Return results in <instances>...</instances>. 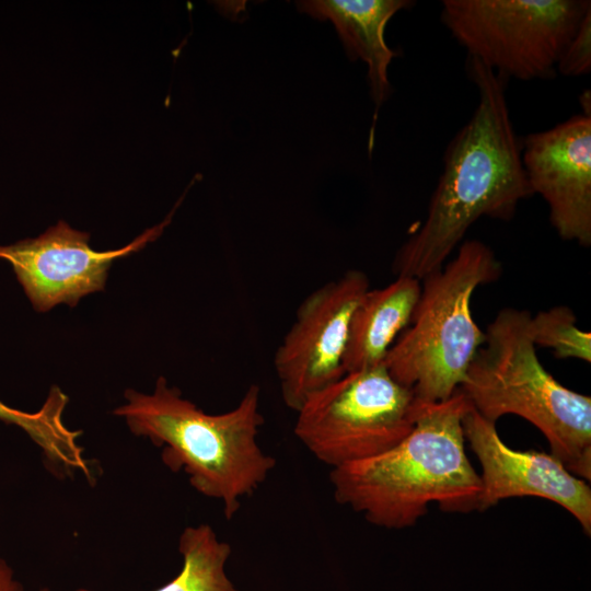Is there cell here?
Listing matches in <instances>:
<instances>
[{"mask_svg": "<svg viewBox=\"0 0 591 591\" xmlns=\"http://www.w3.org/2000/svg\"><path fill=\"white\" fill-rule=\"evenodd\" d=\"M467 68L477 88V106L447 147L426 218L394 257L396 276L421 280L440 269L479 218L508 221L533 195L503 78L475 58L468 57Z\"/></svg>", "mask_w": 591, "mask_h": 591, "instance_id": "1", "label": "cell"}, {"mask_svg": "<svg viewBox=\"0 0 591 591\" xmlns=\"http://www.w3.org/2000/svg\"><path fill=\"white\" fill-rule=\"evenodd\" d=\"M471 408L460 389L441 402L416 401L414 427L402 441L332 468L336 501L386 529L415 525L430 503L448 512L477 510L480 477L465 452L463 432Z\"/></svg>", "mask_w": 591, "mask_h": 591, "instance_id": "2", "label": "cell"}, {"mask_svg": "<svg viewBox=\"0 0 591 591\" xmlns=\"http://www.w3.org/2000/svg\"><path fill=\"white\" fill-rule=\"evenodd\" d=\"M126 403L113 410L130 431L162 448V461L183 470L201 495L218 499L232 519L243 497L252 495L276 466L257 442L264 424L260 391L251 384L237 405L222 414H207L184 398L160 376L152 394L124 393Z\"/></svg>", "mask_w": 591, "mask_h": 591, "instance_id": "3", "label": "cell"}, {"mask_svg": "<svg viewBox=\"0 0 591 591\" xmlns=\"http://www.w3.org/2000/svg\"><path fill=\"white\" fill-rule=\"evenodd\" d=\"M526 310H500L485 331L460 390L485 419L517 415L546 438L551 454L591 479V398L558 382L540 362Z\"/></svg>", "mask_w": 591, "mask_h": 591, "instance_id": "4", "label": "cell"}, {"mask_svg": "<svg viewBox=\"0 0 591 591\" xmlns=\"http://www.w3.org/2000/svg\"><path fill=\"white\" fill-rule=\"evenodd\" d=\"M501 264L478 240L459 245L455 256L420 281L409 324L387 351L383 364L391 376L424 403L451 397L463 383L485 332L475 322V290L496 281Z\"/></svg>", "mask_w": 591, "mask_h": 591, "instance_id": "5", "label": "cell"}, {"mask_svg": "<svg viewBox=\"0 0 591 591\" xmlns=\"http://www.w3.org/2000/svg\"><path fill=\"white\" fill-rule=\"evenodd\" d=\"M296 413L297 438L336 468L402 441L414 427L416 399L380 364L346 372L311 394Z\"/></svg>", "mask_w": 591, "mask_h": 591, "instance_id": "6", "label": "cell"}, {"mask_svg": "<svg viewBox=\"0 0 591 591\" xmlns=\"http://www.w3.org/2000/svg\"><path fill=\"white\" fill-rule=\"evenodd\" d=\"M591 9L587 0H444L454 38L501 78L544 79Z\"/></svg>", "mask_w": 591, "mask_h": 591, "instance_id": "7", "label": "cell"}, {"mask_svg": "<svg viewBox=\"0 0 591 591\" xmlns=\"http://www.w3.org/2000/svg\"><path fill=\"white\" fill-rule=\"evenodd\" d=\"M369 289V277L349 269L300 303L274 356L281 396L290 409L297 412L311 394L346 373L350 320Z\"/></svg>", "mask_w": 591, "mask_h": 591, "instance_id": "8", "label": "cell"}, {"mask_svg": "<svg viewBox=\"0 0 591 591\" xmlns=\"http://www.w3.org/2000/svg\"><path fill=\"white\" fill-rule=\"evenodd\" d=\"M181 200L161 223L117 250H93L89 233L60 220L37 237L0 245V259L11 265L35 311L47 312L61 303L76 306L81 298L104 290L117 258L139 252L163 233Z\"/></svg>", "mask_w": 591, "mask_h": 591, "instance_id": "9", "label": "cell"}, {"mask_svg": "<svg viewBox=\"0 0 591 591\" xmlns=\"http://www.w3.org/2000/svg\"><path fill=\"white\" fill-rule=\"evenodd\" d=\"M463 432L482 466L477 510L513 497H538L557 503L591 533V489L553 454L508 447L496 424L473 407L463 418Z\"/></svg>", "mask_w": 591, "mask_h": 591, "instance_id": "10", "label": "cell"}, {"mask_svg": "<svg viewBox=\"0 0 591 591\" xmlns=\"http://www.w3.org/2000/svg\"><path fill=\"white\" fill-rule=\"evenodd\" d=\"M521 160L532 194L547 204L549 221L565 241L591 244V115H575L528 135Z\"/></svg>", "mask_w": 591, "mask_h": 591, "instance_id": "11", "label": "cell"}, {"mask_svg": "<svg viewBox=\"0 0 591 591\" xmlns=\"http://www.w3.org/2000/svg\"><path fill=\"white\" fill-rule=\"evenodd\" d=\"M298 10L315 19L329 20L350 59L368 65V79L373 103L374 120L390 94L387 68L395 56L386 45L384 31L389 20L399 10L413 4L408 0H305L296 2Z\"/></svg>", "mask_w": 591, "mask_h": 591, "instance_id": "12", "label": "cell"}, {"mask_svg": "<svg viewBox=\"0 0 591 591\" xmlns=\"http://www.w3.org/2000/svg\"><path fill=\"white\" fill-rule=\"evenodd\" d=\"M420 289L419 279L396 276L387 286L364 293L350 320L346 372L383 364L387 351L409 324Z\"/></svg>", "mask_w": 591, "mask_h": 591, "instance_id": "13", "label": "cell"}, {"mask_svg": "<svg viewBox=\"0 0 591 591\" xmlns=\"http://www.w3.org/2000/svg\"><path fill=\"white\" fill-rule=\"evenodd\" d=\"M68 396L51 386L43 406L34 413L8 406L0 399V421L21 428L43 451L50 463L90 476L92 471L78 443L81 431L69 429L62 414Z\"/></svg>", "mask_w": 591, "mask_h": 591, "instance_id": "14", "label": "cell"}, {"mask_svg": "<svg viewBox=\"0 0 591 591\" xmlns=\"http://www.w3.org/2000/svg\"><path fill=\"white\" fill-rule=\"evenodd\" d=\"M178 549L183 556L181 572L155 591H239L225 573L231 547L210 525L187 526L179 536Z\"/></svg>", "mask_w": 591, "mask_h": 591, "instance_id": "15", "label": "cell"}, {"mask_svg": "<svg viewBox=\"0 0 591 591\" xmlns=\"http://www.w3.org/2000/svg\"><path fill=\"white\" fill-rule=\"evenodd\" d=\"M530 332L534 345L553 349L556 358L591 362V335L577 326L568 306L557 305L532 315Z\"/></svg>", "mask_w": 591, "mask_h": 591, "instance_id": "16", "label": "cell"}, {"mask_svg": "<svg viewBox=\"0 0 591 591\" xmlns=\"http://www.w3.org/2000/svg\"><path fill=\"white\" fill-rule=\"evenodd\" d=\"M556 69L566 77L591 71V9L581 19L577 31L564 49Z\"/></svg>", "mask_w": 591, "mask_h": 591, "instance_id": "17", "label": "cell"}, {"mask_svg": "<svg viewBox=\"0 0 591 591\" xmlns=\"http://www.w3.org/2000/svg\"><path fill=\"white\" fill-rule=\"evenodd\" d=\"M0 591H22L12 568L2 558H0Z\"/></svg>", "mask_w": 591, "mask_h": 591, "instance_id": "18", "label": "cell"}, {"mask_svg": "<svg viewBox=\"0 0 591 591\" xmlns=\"http://www.w3.org/2000/svg\"><path fill=\"white\" fill-rule=\"evenodd\" d=\"M39 591H50L48 588H43L42 590Z\"/></svg>", "mask_w": 591, "mask_h": 591, "instance_id": "19", "label": "cell"}]
</instances>
